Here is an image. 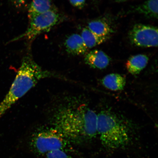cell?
<instances>
[{"label": "cell", "instance_id": "cell-1", "mask_svg": "<svg viewBox=\"0 0 158 158\" xmlns=\"http://www.w3.org/2000/svg\"><path fill=\"white\" fill-rule=\"evenodd\" d=\"M97 114L85 104L58 109L53 117V128L70 143H80L96 137Z\"/></svg>", "mask_w": 158, "mask_h": 158}, {"label": "cell", "instance_id": "cell-2", "mask_svg": "<svg viewBox=\"0 0 158 158\" xmlns=\"http://www.w3.org/2000/svg\"><path fill=\"white\" fill-rule=\"evenodd\" d=\"M60 77L43 69L30 55L25 56L9 92L0 103V118L39 81L44 78Z\"/></svg>", "mask_w": 158, "mask_h": 158}, {"label": "cell", "instance_id": "cell-3", "mask_svg": "<svg viewBox=\"0 0 158 158\" xmlns=\"http://www.w3.org/2000/svg\"><path fill=\"white\" fill-rule=\"evenodd\" d=\"M97 132L102 143L110 149L124 147L129 142V130L116 114L102 111L97 114Z\"/></svg>", "mask_w": 158, "mask_h": 158}, {"label": "cell", "instance_id": "cell-4", "mask_svg": "<svg viewBox=\"0 0 158 158\" xmlns=\"http://www.w3.org/2000/svg\"><path fill=\"white\" fill-rule=\"evenodd\" d=\"M70 144L53 127L46 128L35 133L31 141L33 151L39 155L44 156L49 152L56 150L67 152Z\"/></svg>", "mask_w": 158, "mask_h": 158}, {"label": "cell", "instance_id": "cell-5", "mask_svg": "<svg viewBox=\"0 0 158 158\" xmlns=\"http://www.w3.org/2000/svg\"><path fill=\"white\" fill-rule=\"evenodd\" d=\"M30 20L26 31L14 40L23 39L32 40L41 33L48 31L62 21L60 14L55 8L46 12L35 16Z\"/></svg>", "mask_w": 158, "mask_h": 158}, {"label": "cell", "instance_id": "cell-6", "mask_svg": "<svg viewBox=\"0 0 158 158\" xmlns=\"http://www.w3.org/2000/svg\"><path fill=\"white\" fill-rule=\"evenodd\" d=\"M129 39L132 44L141 47H157L158 33L156 27L141 24L134 25L130 30Z\"/></svg>", "mask_w": 158, "mask_h": 158}, {"label": "cell", "instance_id": "cell-7", "mask_svg": "<svg viewBox=\"0 0 158 158\" xmlns=\"http://www.w3.org/2000/svg\"><path fill=\"white\" fill-rule=\"evenodd\" d=\"M85 62L94 69H103L109 64L110 58L103 51L95 49L90 51L85 56Z\"/></svg>", "mask_w": 158, "mask_h": 158}, {"label": "cell", "instance_id": "cell-8", "mask_svg": "<svg viewBox=\"0 0 158 158\" xmlns=\"http://www.w3.org/2000/svg\"><path fill=\"white\" fill-rule=\"evenodd\" d=\"M64 45L67 52L73 55H84L88 49L81 35L76 33L67 37L65 41Z\"/></svg>", "mask_w": 158, "mask_h": 158}, {"label": "cell", "instance_id": "cell-9", "mask_svg": "<svg viewBox=\"0 0 158 158\" xmlns=\"http://www.w3.org/2000/svg\"><path fill=\"white\" fill-rule=\"evenodd\" d=\"M149 58L147 55L140 54L130 57L126 64V68L130 73L133 75L139 74L148 64Z\"/></svg>", "mask_w": 158, "mask_h": 158}, {"label": "cell", "instance_id": "cell-10", "mask_svg": "<svg viewBox=\"0 0 158 158\" xmlns=\"http://www.w3.org/2000/svg\"><path fill=\"white\" fill-rule=\"evenodd\" d=\"M149 19L158 18V0H148L141 5L134 8L131 11Z\"/></svg>", "mask_w": 158, "mask_h": 158}, {"label": "cell", "instance_id": "cell-11", "mask_svg": "<svg viewBox=\"0 0 158 158\" xmlns=\"http://www.w3.org/2000/svg\"><path fill=\"white\" fill-rule=\"evenodd\" d=\"M102 82L105 87L116 91L123 89L126 85V80L121 75L112 73L105 76L102 78Z\"/></svg>", "mask_w": 158, "mask_h": 158}, {"label": "cell", "instance_id": "cell-12", "mask_svg": "<svg viewBox=\"0 0 158 158\" xmlns=\"http://www.w3.org/2000/svg\"><path fill=\"white\" fill-rule=\"evenodd\" d=\"M87 28L99 36L109 37L114 32L111 27L102 19L93 20L89 23Z\"/></svg>", "mask_w": 158, "mask_h": 158}, {"label": "cell", "instance_id": "cell-13", "mask_svg": "<svg viewBox=\"0 0 158 158\" xmlns=\"http://www.w3.org/2000/svg\"><path fill=\"white\" fill-rule=\"evenodd\" d=\"M54 9L51 0H33L28 8L29 19Z\"/></svg>", "mask_w": 158, "mask_h": 158}, {"label": "cell", "instance_id": "cell-14", "mask_svg": "<svg viewBox=\"0 0 158 158\" xmlns=\"http://www.w3.org/2000/svg\"><path fill=\"white\" fill-rule=\"evenodd\" d=\"M88 49L91 48L105 42L109 37H102L94 34L87 27L82 30L81 35Z\"/></svg>", "mask_w": 158, "mask_h": 158}, {"label": "cell", "instance_id": "cell-15", "mask_svg": "<svg viewBox=\"0 0 158 158\" xmlns=\"http://www.w3.org/2000/svg\"><path fill=\"white\" fill-rule=\"evenodd\" d=\"M44 156L45 158H73L66 152L61 150H55L49 152Z\"/></svg>", "mask_w": 158, "mask_h": 158}, {"label": "cell", "instance_id": "cell-16", "mask_svg": "<svg viewBox=\"0 0 158 158\" xmlns=\"http://www.w3.org/2000/svg\"><path fill=\"white\" fill-rule=\"evenodd\" d=\"M86 0H70V3L73 6L81 9L85 3Z\"/></svg>", "mask_w": 158, "mask_h": 158}, {"label": "cell", "instance_id": "cell-17", "mask_svg": "<svg viewBox=\"0 0 158 158\" xmlns=\"http://www.w3.org/2000/svg\"><path fill=\"white\" fill-rule=\"evenodd\" d=\"M16 7H23L27 3V0H10Z\"/></svg>", "mask_w": 158, "mask_h": 158}, {"label": "cell", "instance_id": "cell-18", "mask_svg": "<svg viewBox=\"0 0 158 158\" xmlns=\"http://www.w3.org/2000/svg\"><path fill=\"white\" fill-rule=\"evenodd\" d=\"M116 1L118 2H124L130 1V0H116Z\"/></svg>", "mask_w": 158, "mask_h": 158}, {"label": "cell", "instance_id": "cell-19", "mask_svg": "<svg viewBox=\"0 0 158 158\" xmlns=\"http://www.w3.org/2000/svg\"><path fill=\"white\" fill-rule=\"evenodd\" d=\"M93 1H96V0H93Z\"/></svg>", "mask_w": 158, "mask_h": 158}]
</instances>
